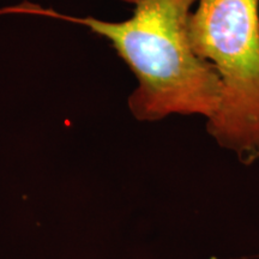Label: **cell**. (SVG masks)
Instances as JSON below:
<instances>
[{
  "instance_id": "cell-2",
  "label": "cell",
  "mask_w": 259,
  "mask_h": 259,
  "mask_svg": "<svg viewBox=\"0 0 259 259\" xmlns=\"http://www.w3.org/2000/svg\"><path fill=\"white\" fill-rule=\"evenodd\" d=\"M190 38L221 82L220 108L206 131L220 147L252 163L259 158V0H198Z\"/></svg>"
},
{
  "instance_id": "cell-1",
  "label": "cell",
  "mask_w": 259,
  "mask_h": 259,
  "mask_svg": "<svg viewBox=\"0 0 259 259\" xmlns=\"http://www.w3.org/2000/svg\"><path fill=\"white\" fill-rule=\"evenodd\" d=\"M121 2L132 5L131 17L121 22L72 17L32 4L10 11L70 21L106 38L137 79L128 108L138 121L155 122L170 115L212 119L222 88L218 72L191 44L190 18L198 0Z\"/></svg>"
}]
</instances>
